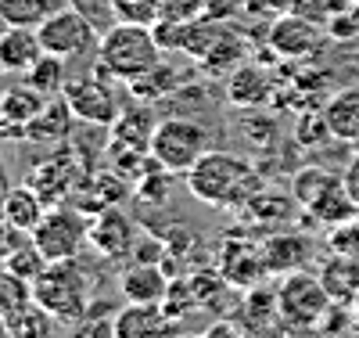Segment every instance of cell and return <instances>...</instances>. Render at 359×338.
<instances>
[{
    "label": "cell",
    "mask_w": 359,
    "mask_h": 338,
    "mask_svg": "<svg viewBox=\"0 0 359 338\" xmlns=\"http://www.w3.org/2000/svg\"><path fill=\"white\" fill-rule=\"evenodd\" d=\"M241 58H245V44L237 40V33L226 25V33L216 40V47L208 51L205 58H201V65L208 69V72H219V76H230L237 65H241Z\"/></svg>",
    "instance_id": "26"
},
{
    "label": "cell",
    "mask_w": 359,
    "mask_h": 338,
    "mask_svg": "<svg viewBox=\"0 0 359 338\" xmlns=\"http://www.w3.org/2000/svg\"><path fill=\"white\" fill-rule=\"evenodd\" d=\"M298 202H294V195L291 198H284L280 191H259L241 212L252 220V223H284V220H291V209H294Z\"/></svg>",
    "instance_id": "24"
},
{
    "label": "cell",
    "mask_w": 359,
    "mask_h": 338,
    "mask_svg": "<svg viewBox=\"0 0 359 338\" xmlns=\"http://www.w3.org/2000/svg\"><path fill=\"white\" fill-rule=\"evenodd\" d=\"M137 241H140L137 223L118 205L97 212V216L90 220V249H94L101 259H108V263H118V259L133 256Z\"/></svg>",
    "instance_id": "11"
},
{
    "label": "cell",
    "mask_w": 359,
    "mask_h": 338,
    "mask_svg": "<svg viewBox=\"0 0 359 338\" xmlns=\"http://www.w3.org/2000/svg\"><path fill=\"white\" fill-rule=\"evenodd\" d=\"M162 61V44L155 37V25H137V22H115L101 33L97 44V65L118 79L133 83L144 72H151Z\"/></svg>",
    "instance_id": "2"
},
{
    "label": "cell",
    "mask_w": 359,
    "mask_h": 338,
    "mask_svg": "<svg viewBox=\"0 0 359 338\" xmlns=\"http://www.w3.org/2000/svg\"><path fill=\"white\" fill-rule=\"evenodd\" d=\"M201 338H248V334H245V327H237L230 320H219V324H212L208 331H201Z\"/></svg>",
    "instance_id": "33"
},
{
    "label": "cell",
    "mask_w": 359,
    "mask_h": 338,
    "mask_svg": "<svg viewBox=\"0 0 359 338\" xmlns=\"http://www.w3.org/2000/svg\"><path fill=\"white\" fill-rule=\"evenodd\" d=\"M176 83H180L176 69L165 65V61H158L151 72H144L140 79H133L130 90H133V98H137V101H155V98H165L169 90H176Z\"/></svg>",
    "instance_id": "27"
},
{
    "label": "cell",
    "mask_w": 359,
    "mask_h": 338,
    "mask_svg": "<svg viewBox=\"0 0 359 338\" xmlns=\"http://www.w3.org/2000/svg\"><path fill=\"white\" fill-rule=\"evenodd\" d=\"M323 122L331 137L359 144V86H345L323 105Z\"/></svg>",
    "instance_id": "21"
},
{
    "label": "cell",
    "mask_w": 359,
    "mask_h": 338,
    "mask_svg": "<svg viewBox=\"0 0 359 338\" xmlns=\"http://www.w3.org/2000/svg\"><path fill=\"white\" fill-rule=\"evenodd\" d=\"M262 252H266V266L269 273H294V270H306L309 256H313V241L298 230H280V234H269L262 241Z\"/></svg>",
    "instance_id": "18"
},
{
    "label": "cell",
    "mask_w": 359,
    "mask_h": 338,
    "mask_svg": "<svg viewBox=\"0 0 359 338\" xmlns=\"http://www.w3.org/2000/svg\"><path fill=\"white\" fill-rule=\"evenodd\" d=\"M50 98L40 94V90L33 83H18L11 90H4L0 94V130H8V137H25V126L29 119L40 115V108L47 105Z\"/></svg>",
    "instance_id": "16"
},
{
    "label": "cell",
    "mask_w": 359,
    "mask_h": 338,
    "mask_svg": "<svg viewBox=\"0 0 359 338\" xmlns=\"http://www.w3.org/2000/svg\"><path fill=\"white\" fill-rule=\"evenodd\" d=\"M352 0H284V11L306 18V22H316V25H331Z\"/></svg>",
    "instance_id": "28"
},
{
    "label": "cell",
    "mask_w": 359,
    "mask_h": 338,
    "mask_svg": "<svg viewBox=\"0 0 359 338\" xmlns=\"http://www.w3.org/2000/svg\"><path fill=\"white\" fill-rule=\"evenodd\" d=\"M29 292H33V306L40 313L62 320V324L79 320L90 306H94L90 302V278L76 259L47 263L40 270V278L29 285Z\"/></svg>",
    "instance_id": "3"
},
{
    "label": "cell",
    "mask_w": 359,
    "mask_h": 338,
    "mask_svg": "<svg viewBox=\"0 0 359 338\" xmlns=\"http://www.w3.org/2000/svg\"><path fill=\"white\" fill-rule=\"evenodd\" d=\"M0 72H4V69H0Z\"/></svg>",
    "instance_id": "37"
},
{
    "label": "cell",
    "mask_w": 359,
    "mask_h": 338,
    "mask_svg": "<svg viewBox=\"0 0 359 338\" xmlns=\"http://www.w3.org/2000/svg\"><path fill=\"white\" fill-rule=\"evenodd\" d=\"M54 0H0V15L8 18V25L22 29H40L47 15H54Z\"/></svg>",
    "instance_id": "25"
},
{
    "label": "cell",
    "mask_w": 359,
    "mask_h": 338,
    "mask_svg": "<svg viewBox=\"0 0 359 338\" xmlns=\"http://www.w3.org/2000/svg\"><path fill=\"white\" fill-rule=\"evenodd\" d=\"M118 288H123L126 302H165L172 281L165 278L162 263H140V259H133L130 270L118 273Z\"/></svg>",
    "instance_id": "19"
},
{
    "label": "cell",
    "mask_w": 359,
    "mask_h": 338,
    "mask_svg": "<svg viewBox=\"0 0 359 338\" xmlns=\"http://www.w3.org/2000/svg\"><path fill=\"white\" fill-rule=\"evenodd\" d=\"M320 40H323L320 25L298 18V15H291V11H284L273 25H269V47H273V54L291 58V61L313 58V54L320 51Z\"/></svg>",
    "instance_id": "13"
},
{
    "label": "cell",
    "mask_w": 359,
    "mask_h": 338,
    "mask_svg": "<svg viewBox=\"0 0 359 338\" xmlns=\"http://www.w3.org/2000/svg\"><path fill=\"white\" fill-rule=\"evenodd\" d=\"M219 273L230 288H245L252 292L262 278H269V266H266V252L262 245L255 241H223L219 249Z\"/></svg>",
    "instance_id": "12"
},
{
    "label": "cell",
    "mask_w": 359,
    "mask_h": 338,
    "mask_svg": "<svg viewBox=\"0 0 359 338\" xmlns=\"http://www.w3.org/2000/svg\"><path fill=\"white\" fill-rule=\"evenodd\" d=\"M331 249H334L338 256H352V259L359 256V216L348 220V223H341V227H334Z\"/></svg>",
    "instance_id": "32"
},
{
    "label": "cell",
    "mask_w": 359,
    "mask_h": 338,
    "mask_svg": "<svg viewBox=\"0 0 359 338\" xmlns=\"http://www.w3.org/2000/svg\"><path fill=\"white\" fill-rule=\"evenodd\" d=\"M43 58V44L36 29H22L11 25L4 37H0V69L11 76H25L29 69Z\"/></svg>",
    "instance_id": "20"
},
{
    "label": "cell",
    "mask_w": 359,
    "mask_h": 338,
    "mask_svg": "<svg viewBox=\"0 0 359 338\" xmlns=\"http://www.w3.org/2000/svg\"><path fill=\"white\" fill-rule=\"evenodd\" d=\"M22 79L33 83L40 94H47V98H62L65 83H69V65H65V58H57V54H43Z\"/></svg>",
    "instance_id": "23"
},
{
    "label": "cell",
    "mask_w": 359,
    "mask_h": 338,
    "mask_svg": "<svg viewBox=\"0 0 359 338\" xmlns=\"http://www.w3.org/2000/svg\"><path fill=\"white\" fill-rule=\"evenodd\" d=\"M191 338H201V334H191Z\"/></svg>",
    "instance_id": "36"
},
{
    "label": "cell",
    "mask_w": 359,
    "mask_h": 338,
    "mask_svg": "<svg viewBox=\"0 0 359 338\" xmlns=\"http://www.w3.org/2000/svg\"><path fill=\"white\" fill-rule=\"evenodd\" d=\"M341 176H345V188H348V195H352V202L359 205V155H355V159L348 162V169H345Z\"/></svg>",
    "instance_id": "34"
},
{
    "label": "cell",
    "mask_w": 359,
    "mask_h": 338,
    "mask_svg": "<svg viewBox=\"0 0 359 338\" xmlns=\"http://www.w3.org/2000/svg\"><path fill=\"white\" fill-rule=\"evenodd\" d=\"M184 176H187V191L198 202L226 212H241L266 188L262 173L248 159L230 155V151H205Z\"/></svg>",
    "instance_id": "1"
},
{
    "label": "cell",
    "mask_w": 359,
    "mask_h": 338,
    "mask_svg": "<svg viewBox=\"0 0 359 338\" xmlns=\"http://www.w3.org/2000/svg\"><path fill=\"white\" fill-rule=\"evenodd\" d=\"M72 108V115L86 126H111V122L123 115V105H118L115 90H111V76L97 65L94 72L83 76H69L65 94H62Z\"/></svg>",
    "instance_id": "8"
},
{
    "label": "cell",
    "mask_w": 359,
    "mask_h": 338,
    "mask_svg": "<svg viewBox=\"0 0 359 338\" xmlns=\"http://www.w3.org/2000/svg\"><path fill=\"white\" fill-rule=\"evenodd\" d=\"M43 212H47V202L33 183L8 188L4 198H0V220H4V227H11L18 234H33L36 223L43 220Z\"/></svg>",
    "instance_id": "17"
},
{
    "label": "cell",
    "mask_w": 359,
    "mask_h": 338,
    "mask_svg": "<svg viewBox=\"0 0 359 338\" xmlns=\"http://www.w3.org/2000/svg\"><path fill=\"white\" fill-rule=\"evenodd\" d=\"M69 8H76L79 15H86L97 29L115 25V0H65Z\"/></svg>",
    "instance_id": "31"
},
{
    "label": "cell",
    "mask_w": 359,
    "mask_h": 338,
    "mask_svg": "<svg viewBox=\"0 0 359 338\" xmlns=\"http://www.w3.org/2000/svg\"><path fill=\"white\" fill-rule=\"evenodd\" d=\"M205 151H212V137H208V126H201V122L180 119V115H169V119L155 122L151 155L162 169L184 176Z\"/></svg>",
    "instance_id": "6"
},
{
    "label": "cell",
    "mask_w": 359,
    "mask_h": 338,
    "mask_svg": "<svg viewBox=\"0 0 359 338\" xmlns=\"http://www.w3.org/2000/svg\"><path fill=\"white\" fill-rule=\"evenodd\" d=\"M115 338H180L184 320H180L165 302H126L115 310Z\"/></svg>",
    "instance_id": "10"
},
{
    "label": "cell",
    "mask_w": 359,
    "mask_h": 338,
    "mask_svg": "<svg viewBox=\"0 0 359 338\" xmlns=\"http://www.w3.org/2000/svg\"><path fill=\"white\" fill-rule=\"evenodd\" d=\"M8 29H11V25H8V18H4V15H0V37H4V33H8Z\"/></svg>",
    "instance_id": "35"
},
{
    "label": "cell",
    "mask_w": 359,
    "mask_h": 338,
    "mask_svg": "<svg viewBox=\"0 0 359 338\" xmlns=\"http://www.w3.org/2000/svg\"><path fill=\"white\" fill-rule=\"evenodd\" d=\"M331 292L320 278L306 270H294V273H284V281L277 288V310H280V320L291 324V327H316L327 313H331Z\"/></svg>",
    "instance_id": "7"
},
{
    "label": "cell",
    "mask_w": 359,
    "mask_h": 338,
    "mask_svg": "<svg viewBox=\"0 0 359 338\" xmlns=\"http://www.w3.org/2000/svg\"><path fill=\"white\" fill-rule=\"evenodd\" d=\"M90 212H83L79 205H47L43 220L36 223V230L29 234V241L40 249V256L47 263H62V259H76L83 245H90Z\"/></svg>",
    "instance_id": "5"
},
{
    "label": "cell",
    "mask_w": 359,
    "mask_h": 338,
    "mask_svg": "<svg viewBox=\"0 0 359 338\" xmlns=\"http://www.w3.org/2000/svg\"><path fill=\"white\" fill-rule=\"evenodd\" d=\"M79 180H83V173L76 169L72 155H54V159L40 162L33 173H29V183L43 195L47 205H62L65 195L72 198L76 188H79Z\"/></svg>",
    "instance_id": "15"
},
{
    "label": "cell",
    "mask_w": 359,
    "mask_h": 338,
    "mask_svg": "<svg viewBox=\"0 0 359 338\" xmlns=\"http://www.w3.org/2000/svg\"><path fill=\"white\" fill-rule=\"evenodd\" d=\"M69 327H72V338H115V334H111L115 313H97L94 306H90V310H86L79 320H72Z\"/></svg>",
    "instance_id": "30"
},
{
    "label": "cell",
    "mask_w": 359,
    "mask_h": 338,
    "mask_svg": "<svg viewBox=\"0 0 359 338\" xmlns=\"http://www.w3.org/2000/svg\"><path fill=\"white\" fill-rule=\"evenodd\" d=\"M36 33H40L43 54H57V58H65V61L86 54L90 47L97 44V25L90 22L86 15H79L76 8H69V4L57 8L54 15H47Z\"/></svg>",
    "instance_id": "9"
},
{
    "label": "cell",
    "mask_w": 359,
    "mask_h": 338,
    "mask_svg": "<svg viewBox=\"0 0 359 338\" xmlns=\"http://www.w3.org/2000/svg\"><path fill=\"white\" fill-rule=\"evenodd\" d=\"M291 195L316 223H327V227H341L359 216V205L352 202V195L345 188V176L323 169V166L298 169L291 180Z\"/></svg>",
    "instance_id": "4"
},
{
    "label": "cell",
    "mask_w": 359,
    "mask_h": 338,
    "mask_svg": "<svg viewBox=\"0 0 359 338\" xmlns=\"http://www.w3.org/2000/svg\"><path fill=\"white\" fill-rule=\"evenodd\" d=\"M226 98L237 108H266L273 101V76H269L259 61H241L226 76Z\"/></svg>",
    "instance_id": "14"
},
{
    "label": "cell",
    "mask_w": 359,
    "mask_h": 338,
    "mask_svg": "<svg viewBox=\"0 0 359 338\" xmlns=\"http://www.w3.org/2000/svg\"><path fill=\"white\" fill-rule=\"evenodd\" d=\"M162 18V0H115V22L155 25Z\"/></svg>",
    "instance_id": "29"
},
{
    "label": "cell",
    "mask_w": 359,
    "mask_h": 338,
    "mask_svg": "<svg viewBox=\"0 0 359 338\" xmlns=\"http://www.w3.org/2000/svg\"><path fill=\"white\" fill-rule=\"evenodd\" d=\"M72 108L65 98H50L40 115L29 119V126H25V141H57V137H65L69 134V122H72Z\"/></svg>",
    "instance_id": "22"
}]
</instances>
